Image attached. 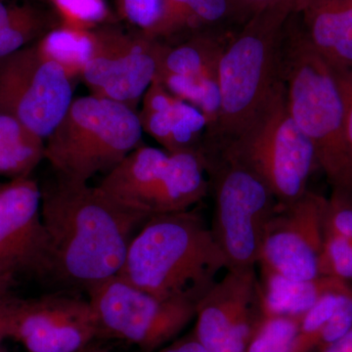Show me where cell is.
Here are the masks:
<instances>
[{"mask_svg":"<svg viewBox=\"0 0 352 352\" xmlns=\"http://www.w3.org/2000/svg\"><path fill=\"white\" fill-rule=\"evenodd\" d=\"M16 282V275L10 271L0 267V303L10 300L11 291Z\"/></svg>","mask_w":352,"mask_h":352,"instance_id":"obj_37","label":"cell"},{"mask_svg":"<svg viewBox=\"0 0 352 352\" xmlns=\"http://www.w3.org/2000/svg\"><path fill=\"white\" fill-rule=\"evenodd\" d=\"M333 69L337 75L344 97L347 140L352 152V69Z\"/></svg>","mask_w":352,"mask_h":352,"instance_id":"obj_34","label":"cell"},{"mask_svg":"<svg viewBox=\"0 0 352 352\" xmlns=\"http://www.w3.org/2000/svg\"><path fill=\"white\" fill-rule=\"evenodd\" d=\"M118 15L149 38L171 39L182 34L177 16L168 0H115Z\"/></svg>","mask_w":352,"mask_h":352,"instance_id":"obj_24","label":"cell"},{"mask_svg":"<svg viewBox=\"0 0 352 352\" xmlns=\"http://www.w3.org/2000/svg\"><path fill=\"white\" fill-rule=\"evenodd\" d=\"M291 14L288 9H268L229 38L217 67L219 117L206 139L237 138L270 98L279 82L282 39Z\"/></svg>","mask_w":352,"mask_h":352,"instance_id":"obj_4","label":"cell"},{"mask_svg":"<svg viewBox=\"0 0 352 352\" xmlns=\"http://www.w3.org/2000/svg\"><path fill=\"white\" fill-rule=\"evenodd\" d=\"M325 203L309 190L292 203H278L264 230L258 265L296 281L320 277Z\"/></svg>","mask_w":352,"mask_h":352,"instance_id":"obj_12","label":"cell"},{"mask_svg":"<svg viewBox=\"0 0 352 352\" xmlns=\"http://www.w3.org/2000/svg\"><path fill=\"white\" fill-rule=\"evenodd\" d=\"M101 339L152 352L173 342L195 319L197 303L164 300L116 275L87 289Z\"/></svg>","mask_w":352,"mask_h":352,"instance_id":"obj_8","label":"cell"},{"mask_svg":"<svg viewBox=\"0 0 352 352\" xmlns=\"http://www.w3.org/2000/svg\"><path fill=\"white\" fill-rule=\"evenodd\" d=\"M138 113L143 132L173 153L200 151L208 122L191 104L170 94L155 80L143 96Z\"/></svg>","mask_w":352,"mask_h":352,"instance_id":"obj_15","label":"cell"},{"mask_svg":"<svg viewBox=\"0 0 352 352\" xmlns=\"http://www.w3.org/2000/svg\"><path fill=\"white\" fill-rule=\"evenodd\" d=\"M0 267L50 276V245L41 217V188L31 176L0 186Z\"/></svg>","mask_w":352,"mask_h":352,"instance_id":"obj_14","label":"cell"},{"mask_svg":"<svg viewBox=\"0 0 352 352\" xmlns=\"http://www.w3.org/2000/svg\"><path fill=\"white\" fill-rule=\"evenodd\" d=\"M208 192L210 183L200 151L173 153L146 199L143 214L150 219L155 215L188 210Z\"/></svg>","mask_w":352,"mask_h":352,"instance_id":"obj_17","label":"cell"},{"mask_svg":"<svg viewBox=\"0 0 352 352\" xmlns=\"http://www.w3.org/2000/svg\"><path fill=\"white\" fill-rule=\"evenodd\" d=\"M227 270L210 224L190 208L148 219L132 238L119 275L157 298L198 305Z\"/></svg>","mask_w":352,"mask_h":352,"instance_id":"obj_2","label":"cell"},{"mask_svg":"<svg viewBox=\"0 0 352 352\" xmlns=\"http://www.w3.org/2000/svg\"><path fill=\"white\" fill-rule=\"evenodd\" d=\"M219 142L263 177L279 204L302 198L310 176L319 168L314 146L289 112L280 78L244 131L232 140Z\"/></svg>","mask_w":352,"mask_h":352,"instance_id":"obj_7","label":"cell"},{"mask_svg":"<svg viewBox=\"0 0 352 352\" xmlns=\"http://www.w3.org/2000/svg\"><path fill=\"white\" fill-rule=\"evenodd\" d=\"M60 24L80 30H95L111 24L112 14L106 0H48Z\"/></svg>","mask_w":352,"mask_h":352,"instance_id":"obj_28","label":"cell"},{"mask_svg":"<svg viewBox=\"0 0 352 352\" xmlns=\"http://www.w3.org/2000/svg\"><path fill=\"white\" fill-rule=\"evenodd\" d=\"M0 352H4V351H2V349H0Z\"/></svg>","mask_w":352,"mask_h":352,"instance_id":"obj_40","label":"cell"},{"mask_svg":"<svg viewBox=\"0 0 352 352\" xmlns=\"http://www.w3.org/2000/svg\"><path fill=\"white\" fill-rule=\"evenodd\" d=\"M187 34L228 20L227 0H168Z\"/></svg>","mask_w":352,"mask_h":352,"instance_id":"obj_29","label":"cell"},{"mask_svg":"<svg viewBox=\"0 0 352 352\" xmlns=\"http://www.w3.org/2000/svg\"><path fill=\"white\" fill-rule=\"evenodd\" d=\"M59 25L55 12L29 0H0V59L36 43Z\"/></svg>","mask_w":352,"mask_h":352,"instance_id":"obj_21","label":"cell"},{"mask_svg":"<svg viewBox=\"0 0 352 352\" xmlns=\"http://www.w3.org/2000/svg\"><path fill=\"white\" fill-rule=\"evenodd\" d=\"M259 282L263 316L300 317L342 281L326 276L296 281L261 268Z\"/></svg>","mask_w":352,"mask_h":352,"instance_id":"obj_20","label":"cell"},{"mask_svg":"<svg viewBox=\"0 0 352 352\" xmlns=\"http://www.w3.org/2000/svg\"><path fill=\"white\" fill-rule=\"evenodd\" d=\"M96 44V29H75L61 24L36 41L39 52L61 67L74 80L82 76L94 56Z\"/></svg>","mask_w":352,"mask_h":352,"instance_id":"obj_23","label":"cell"},{"mask_svg":"<svg viewBox=\"0 0 352 352\" xmlns=\"http://www.w3.org/2000/svg\"><path fill=\"white\" fill-rule=\"evenodd\" d=\"M349 283L342 281L332 291L325 294L314 307L303 315L300 329L291 352H312L317 351L322 332L332 316L340 292Z\"/></svg>","mask_w":352,"mask_h":352,"instance_id":"obj_27","label":"cell"},{"mask_svg":"<svg viewBox=\"0 0 352 352\" xmlns=\"http://www.w3.org/2000/svg\"><path fill=\"white\" fill-rule=\"evenodd\" d=\"M45 140L9 113L0 112V175L29 177L44 160Z\"/></svg>","mask_w":352,"mask_h":352,"instance_id":"obj_22","label":"cell"},{"mask_svg":"<svg viewBox=\"0 0 352 352\" xmlns=\"http://www.w3.org/2000/svg\"><path fill=\"white\" fill-rule=\"evenodd\" d=\"M82 352H106L105 351H102V349H96L94 346H90L89 349H85Z\"/></svg>","mask_w":352,"mask_h":352,"instance_id":"obj_39","label":"cell"},{"mask_svg":"<svg viewBox=\"0 0 352 352\" xmlns=\"http://www.w3.org/2000/svg\"><path fill=\"white\" fill-rule=\"evenodd\" d=\"M263 317L256 267L228 268L197 305L193 333L208 352H247Z\"/></svg>","mask_w":352,"mask_h":352,"instance_id":"obj_11","label":"cell"},{"mask_svg":"<svg viewBox=\"0 0 352 352\" xmlns=\"http://www.w3.org/2000/svg\"><path fill=\"white\" fill-rule=\"evenodd\" d=\"M16 300L12 298L6 302L0 303V346L7 338H10L14 314H15Z\"/></svg>","mask_w":352,"mask_h":352,"instance_id":"obj_36","label":"cell"},{"mask_svg":"<svg viewBox=\"0 0 352 352\" xmlns=\"http://www.w3.org/2000/svg\"><path fill=\"white\" fill-rule=\"evenodd\" d=\"M292 16L285 24L279 66L289 112L314 146L333 192L352 197V152L339 80Z\"/></svg>","mask_w":352,"mask_h":352,"instance_id":"obj_3","label":"cell"},{"mask_svg":"<svg viewBox=\"0 0 352 352\" xmlns=\"http://www.w3.org/2000/svg\"><path fill=\"white\" fill-rule=\"evenodd\" d=\"M352 327V285L347 284L340 292L339 300L332 316L322 332L317 352L332 346L342 339Z\"/></svg>","mask_w":352,"mask_h":352,"instance_id":"obj_32","label":"cell"},{"mask_svg":"<svg viewBox=\"0 0 352 352\" xmlns=\"http://www.w3.org/2000/svg\"><path fill=\"white\" fill-rule=\"evenodd\" d=\"M155 80H159L170 94L177 98L198 109L207 119V132L217 124L220 107L217 78L166 74V75L157 76Z\"/></svg>","mask_w":352,"mask_h":352,"instance_id":"obj_25","label":"cell"},{"mask_svg":"<svg viewBox=\"0 0 352 352\" xmlns=\"http://www.w3.org/2000/svg\"><path fill=\"white\" fill-rule=\"evenodd\" d=\"M94 56L80 76L90 94L136 110L156 78L163 41L111 24L97 28Z\"/></svg>","mask_w":352,"mask_h":352,"instance_id":"obj_10","label":"cell"},{"mask_svg":"<svg viewBox=\"0 0 352 352\" xmlns=\"http://www.w3.org/2000/svg\"><path fill=\"white\" fill-rule=\"evenodd\" d=\"M164 150L140 145L104 176L97 188L116 205L146 220L143 201L168 164Z\"/></svg>","mask_w":352,"mask_h":352,"instance_id":"obj_18","label":"cell"},{"mask_svg":"<svg viewBox=\"0 0 352 352\" xmlns=\"http://www.w3.org/2000/svg\"><path fill=\"white\" fill-rule=\"evenodd\" d=\"M142 134L136 110L92 94L78 97L46 138L44 160L56 178L88 183L142 145Z\"/></svg>","mask_w":352,"mask_h":352,"instance_id":"obj_5","label":"cell"},{"mask_svg":"<svg viewBox=\"0 0 352 352\" xmlns=\"http://www.w3.org/2000/svg\"><path fill=\"white\" fill-rule=\"evenodd\" d=\"M152 352H208L201 346V342L196 339L194 333H190L186 337L173 340L161 349Z\"/></svg>","mask_w":352,"mask_h":352,"instance_id":"obj_35","label":"cell"},{"mask_svg":"<svg viewBox=\"0 0 352 352\" xmlns=\"http://www.w3.org/2000/svg\"><path fill=\"white\" fill-rule=\"evenodd\" d=\"M324 232L333 234L352 245V197L332 192L326 199Z\"/></svg>","mask_w":352,"mask_h":352,"instance_id":"obj_31","label":"cell"},{"mask_svg":"<svg viewBox=\"0 0 352 352\" xmlns=\"http://www.w3.org/2000/svg\"><path fill=\"white\" fill-rule=\"evenodd\" d=\"M230 34L201 30L176 43L162 44L159 75L217 78L220 55Z\"/></svg>","mask_w":352,"mask_h":352,"instance_id":"obj_19","label":"cell"},{"mask_svg":"<svg viewBox=\"0 0 352 352\" xmlns=\"http://www.w3.org/2000/svg\"><path fill=\"white\" fill-rule=\"evenodd\" d=\"M200 153L214 196L210 226L228 268L256 267L276 198L263 177L223 143L204 139Z\"/></svg>","mask_w":352,"mask_h":352,"instance_id":"obj_6","label":"cell"},{"mask_svg":"<svg viewBox=\"0 0 352 352\" xmlns=\"http://www.w3.org/2000/svg\"><path fill=\"white\" fill-rule=\"evenodd\" d=\"M319 274L352 285V245L333 234L324 232Z\"/></svg>","mask_w":352,"mask_h":352,"instance_id":"obj_30","label":"cell"},{"mask_svg":"<svg viewBox=\"0 0 352 352\" xmlns=\"http://www.w3.org/2000/svg\"><path fill=\"white\" fill-rule=\"evenodd\" d=\"M321 352H352V327L342 339Z\"/></svg>","mask_w":352,"mask_h":352,"instance_id":"obj_38","label":"cell"},{"mask_svg":"<svg viewBox=\"0 0 352 352\" xmlns=\"http://www.w3.org/2000/svg\"><path fill=\"white\" fill-rule=\"evenodd\" d=\"M50 276L85 289L119 275L136 227L146 220L88 183L56 178L41 189Z\"/></svg>","mask_w":352,"mask_h":352,"instance_id":"obj_1","label":"cell"},{"mask_svg":"<svg viewBox=\"0 0 352 352\" xmlns=\"http://www.w3.org/2000/svg\"><path fill=\"white\" fill-rule=\"evenodd\" d=\"M10 338L28 352H82L101 335L89 300L48 295L17 298Z\"/></svg>","mask_w":352,"mask_h":352,"instance_id":"obj_13","label":"cell"},{"mask_svg":"<svg viewBox=\"0 0 352 352\" xmlns=\"http://www.w3.org/2000/svg\"><path fill=\"white\" fill-rule=\"evenodd\" d=\"M76 80L43 56L36 43L0 59V112L45 140L74 100Z\"/></svg>","mask_w":352,"mask_h":352,"instance_id":"obj_9","label":"cell"},{"mask_svg":"<svg viewBox=\"0 0 352 352\" xmlns=\"http://www.w3.org/2000/svg\"><path fill=\"white\" fill-rule=\"evenodd\" d=\"M294 13L302 15V24L296 21L305 38L333 68L352 69V0H307Z\"/></svg>","mask_w":352,"mask_h":352,"instance_id":"obj_16","label":"cell"},{"mask_svg":"<svg viewBox=\"0 0 352 352\" xmlns=\"http://www.w3.org/2000/svg\"><path fill=\"white\" fill-rule=\"evenodd\" d=\"M305 1L307 0H227L228 20L244 25L256 14L273 8L288 9L294 13Z\"/></svg>","mask_w":352,"mask_h":352,"instance_id":"obj_33","label":"cell"},{"mask_svg":"<svg viewBox=\"0 0 352 352\" xmlns=\"http://www.w3.org/2000/svg\"><path fill=\"white\" fill-rule=\"evenodd\" d=\"M302 316H263L247 352H291Z\"/></svg>","mask_w":352,"mask_h":352,"instance_id":"obj_26","label":"cell"}]
</instances>
